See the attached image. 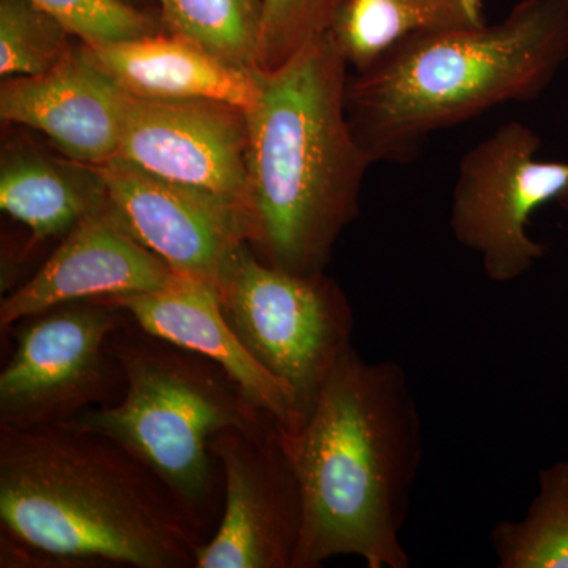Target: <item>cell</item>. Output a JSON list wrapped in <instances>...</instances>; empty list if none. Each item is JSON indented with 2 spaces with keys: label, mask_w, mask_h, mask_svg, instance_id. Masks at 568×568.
Wrapping results in <instances>:
<instances>
[{
  "label": "cell",
  "mask_w": 568,
  "mask_h": 568,
  "mask_svg": "<svg viewBox=\"0 0 568 568\" xmlns=\"http://www.w3.org/2000/svg\"><path fill=\"white\" fill-rule=\"evenodd\" d=\"M2 567L196 568L205 538L152 469L80 426H0Z\"/></svg>",
  "instance_id": "6da1fadb"
},
{
  "label": "cell",
  "mask_w": 568,
  "mask_h": 568,
  "mask_svg": "<svg viewBox=\"0 0 568 568\" xmlns=\"http://www.w3.org/2000/svg\"><path fill=\"white\" fill-rule=\"evenodd\" d=\"M304 504L293 568L355 556L407 568L402 536L424 462V424L398 362L349 351L294 432L280 425Z\"/></svg>",
  "instance_id": "7a4b0ae2"
},
{
  "label": "cell",
  "mask_w": 568,
  "mask_h": 568,
  "mask_svg": "<svg viewBox=\"0 0 568 568\" xmlns=\"http://www.w3.org/2000/svg\"><path fill=\"white\" fill-rule=\"evenodd\" d=\"M347 70L327 32L276 69H254L256 97L245 110L248 245L295 274L325 271L375 163L347 115Z\"/></svg>",
  "instance_id": "3957f363"
},
{
  "label": "cell",
  "mask_w": 568,
  "mask_h": 568,
  "mask_svg": "<svg viewBox=\"0 0 568 568\" xmlns=\"http://www.w3.org/2000/svg\"><path fill=\"white\" fill-rule=\"evenodd\" d=\"M568 59V0H521L503 21L410 37L347 81L373 162L416 159L433 134L537 99Z\"/></svg>",
  "instance_id": "277c9868"
},
{
  "label": "cell",
  "mask_w": 568,
  "mask_h": 568,
  "mask_svg": "<svg viewBox=\"0 0 568 568\" xmlns=\"http://www.w3.org/2000/svg\"><path fill=\"white\" fill-rule=\"evenodd\" d=\"M112 347L125 373V394L71 424L110 437L152 469L207 541L224 503L213 437L278 422L216 362L149 334L134 321L115 332Z\"/></svg>",
  "instance_id": "5b68a950"
},
{
  "label": "cell",
  "mask_w": 568,
  "mask_h": 568,
  "mask_svg": "<svg viewBox=\"0 0 568 568\" xmlns=\"http://www.w3.org/2000/svg\"><path fill=\"white\" fill-rule=\"evenodd\" d=\"M227 323L293 396L301 425L332 369L353 349L354 312L324 272L295 274L241 246L216 284Z\"/></svg>",
  "instance_id": "8992f818"
},
{
  "label": "cell",
  "mask_w": 568,
  "mask_h": 568,
  "mask_svg": "<svg viewBox=\"0 0 568 568\" xmlns=\"http://www.w3.org/2000/svg\"><path fill=\"white\" fill-rule=\"evenodd\" d=\"M132 321L111 302L77 301L11 325L13 353L0 372V426L69 425L84 410L121 402L126 379L112 336Z\"/></svg>",
  "instance_id": "52a82bcc"
},
{
  "label": "cell",
  "mask_w": 568,
  "mask_h": 568,
  "mask_svg": "<svg viewBox=\"0 0 568 568\" xmlns=\"http://www.w3.org/2000/svg\"><path fill=\"white\" fill-rule=\"evenodd\" d=\"M540 148L530 126L507 122L459 162L448 223L491 282H515L544 257L529 234L530 216L566 192L568 162L538 159Z\"/></svg>",
  "instance_id": "ba28073f"
},
{
  "label": "cell",
  "mask_w": 568,
  "mask_h": 568,
  "mask_svg": "<svg viewBox=\"0 0 568 568\" xmlns=\"http://www.w3.org/2000/svg\"><path fill=\"white\" fill-rule=\"evenodd\" d=\"M211 448L223 473V514L196 549V568H293L304 504L280 425L224 429Z\"/></svg>",
  "instance_id": "9c48e42d"
},
{
  "label": "cell",
  "mask_w": 568,
  "mask_h": 568,
  "mask_svg": "<svg viewBox=\"0 0 568 568\" xmlns=\"http://www.w3.org/2000/svg\"><path fill=\"white\" fill-rule=\"evenodd\" d=\"M115 215L174 274L216 287L250 242V215L230 197L159 178L125 160L95 166Z\"/></svg>",
  "instance_id": "30bf717a"
},
{
  "label": "cell",
  "mask_w": 568,
  "mask_h": 568,
  "mask_svg": "<svg viewBox=\"0 0 568 568\" xmlns=\"http://www.w3.org/2000/svg\"><path fill=\"white\" fill-rule=\"evenodd\" d=\"M246 142L242 108L126 95L118 156L168 181L230 197L248 211Z\"/></svg>",
  "instance_id": "8fae6325"
},
{
  "label": "cell",
  "mask_w": 568,
  "mask_h": 568,
  "mask_svg": "<svg viewBox=\"0 0 568 568\" xmlns=\"http://www.w3.org/2000/svg\"><path fill=\"white\" fill-rule=\"evenodd\" d=\"M174 274L133 237L110 201L82 219L43 267L0 304L2 334L24 317L77 301L152 293L170 286Z\"/></svg>",
  "instance_id": "7c38bea8"
},
{
  "label": "cell",
  "mask_w": 568,
  "mask_h": 568,
  "mask_svg": "<svg viewBox=\"0 0 568 568\" xmlns=\"http://www.w3.org/2000/svg\"><path fill=\"white\" fill-rule=\"evenodd\" d=\"M126 93L80 48L58 67L2 81L0 118L43 133L73 162L100 166L115 159Z\"/></svg>",
  "instance_id": "4fadbf2b"
},
{
  "label": "cell",
  "mask_w": 568,
  "mask_h": 568,
  "mask_svg": "<svg viewBox=\"0 0 568 568\" xmlns=\"http://www.w3.org/2000/svg\"><path fill=\"white\" fill-rule=\"evenodd\" d=\"M102 301L122 306L142 331L216 362L284 429L301 426L293 396L235 335L212 284L178 275L163 290Z\"/></svg>",
  "instance_id": "5bb4252c"
},
{
  "label": "cell",
  "mask_w": 568,
  "mask_h": 568,
  "mask_svg": "<svg viewBox=\"0 0 568 568\" xmlns=\"http://www.w3.org/2000/svg\"><path fill=\"white\" fill-rule=\"evenodd\" d=\"M80 51L126 95L138 99L211 100L246 110L256 97L254 69L231 65L166 31L118 43H81Z\"/></svg>",
  "instance_id": "9a60e30c"
},
{
  "label": "cell",
  "mask_w": 568,
  "mask_h": 568,
  "mask_svg": "<svg viewBox=\"0 0 568 568\" xmlns=\"http://www.w3.org/2000/svg\"><path fill=\"white\" fill-rule=\"evenodd\" d=\"M108 203L95 166L11 145L0 162V209L24 224L32 242L62 239Z\"/></svg>",
  "instance_id": "2e32d148"
},
{
  "label": "cell",
  "mask_w": 568,
  "mask_h": 568,
  "mask_svg": "<svg viewBox=\"0 0 568 568\" xmlns=\"http://www.w3.org/2000/svg\"><path fill=\"white\" fill-rule=\"evenodd\" d=\"M484 24V0H335L325 32L357 74L410 37Z\"/></svg>",
  "instance_id": "e0dca14e"
},
{
  "label": "cell",
  "mask_w": 568,
  "mask_h": 568,
  "mask_svg": "<svg viewBox=\"0 0 568 568\" xmlns=\"http://www.w3.org/2000/svg\"><path fill=\"white\" fill-rule=\"evenodd\" d=\"M499 568H568V459L544 467L521 519H503L489 532Z\"/></svg>",
  "instance_id": "ac0fdd59"
},
{
  "label": "cell",
  "mask_w": 568,
  "mask_h": 568,
  "mask_svg": "<svg viewBox=\"0 0 568 568\" xmlns=\"http://www.w3.org/2000/svg\"><path fill=\"white\" fill-rule=\"evenodd\" d=\"M164 31L239 69H257L261 0H159Z\"/></svg>",
  "instance_id": "d6986e66"
},
{
  "label": "cell",
  "mask_w": 568,
  "mask_h": 568,
  "mask_svg": "<svg viewBox=\"0 0 568 568\" xmlns=\"http://www.w3.org/2000/svg\"><path fill=\"white\" fill-rule=\"evenodd\" d=\"M71 33L29 0H0V74L37 77L74 51Z\"/></svg>",
  "instance_id": "ffe728a7"
},
{
  "label": "cell",
  "mask_w": 568,
  "mask_h": 568,
  "mask_svg": "<svg viewBox=\"0 0 568 568\" xmlns=\"http://www.w3.org/2000/svg\"><path fill=\"white\" fill-rule=\"evenodd\" d=\"M81 43L136 40L160 32L148 13L125 0H29Z\"/></svg>",
  "instance_id": "44dd1931"
},
{
  "label": "cell",
  "mask_w": 568,
  "mask_h": 568,
  "mask_svg": "<svg viewBox=\"0 0 568 568\" xmlns=\"http://www.w3.org/2000/svg\"><path fill=\"white\" fill-rule=\"evenodd\" d=\"M334 6L335 0H261L257 69H276L325 32Z\"/></svg>",
  "instance_id": "7402d4cb"
},
{
  "label": "cell",
  "mask_w": 568,
  "mask_h": 568,
  "mask_svg": "<svg viewBox=\"0 0 568 568\" xmlns=\"http://www.w3.org/2000/svg\"><path fill=\"white\" fill-rule=\"evenodd\" d=\"M558 204L560 205V207L564 209V211H568V186L566 189V192L560 194Z\"/></svg>",
  "instance_id": "603a6c76"
},
{
  "label": "cell",
  "mask_w": 568,
  "mask_h": 568,
  "mask_svg": "<svg viewBox=\"0 0 568 568\" xmlns=\"http://www.w3.org/2000/svg\"><path fill=\"white\" fill-rule=\"evenodd\" d=\"M125 2L133 3L134 6V0H125Z\"/></svg>",
  "instance_id": "cb8c5ba5"
}]
</instances>
